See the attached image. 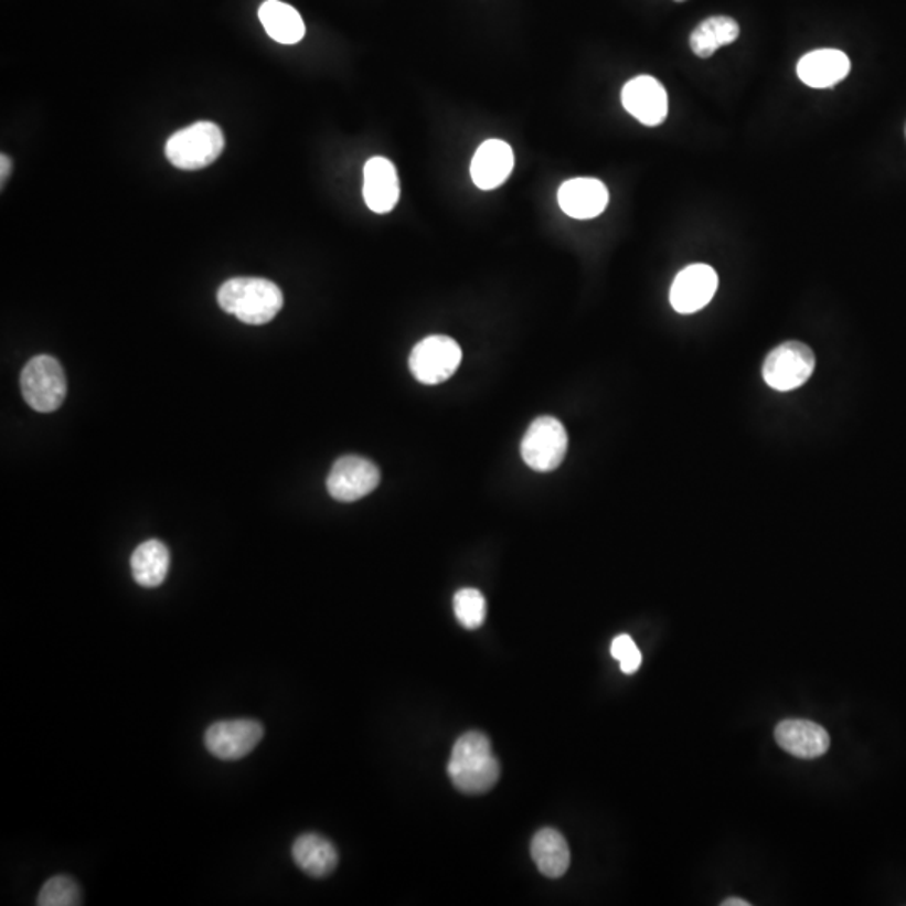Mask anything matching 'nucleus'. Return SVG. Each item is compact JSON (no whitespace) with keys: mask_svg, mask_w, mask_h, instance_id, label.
Returning a JSON list of instances; mask_svg holds the SVG:
<instances>
[{"mask_svg":"<svg viewBox=\"0 0 906 906\" xmlns=\"http://www.w3.org/2000/svg\"><path fill=\"white\" fill-rule=\"evenodd\" d=\"M448 776L466 795H483L498 785L501 766L493 757L489 738L480 732L463 734L451 749Z\"/></svg>","mask_w":906,"mask_h":906,"instance_id":"1","label":"nucleus"},{"mask_svg":"<svg viewBox=\"0 0 906 906\" xmlns=\"http://www.w3.org/2000/svg\"><path fill=\"white\" fill-rule=\"evenodd\" d=\"M218 306L245 324L260 326L273 321L284 305L279 286L260 277H235L222 284Z\"/></svg>","mask_w":906,"mask_h":906,"instance_id":"2","label":"nucleus"},{"mask_svg":"<svg viewBox=\"0 0 906 906\" xmlns=\"http://www.w3.org/2000/svg\"><path fill=\"white\" fill-rule=\"evenodd\" d=\"M225 148V137L221 128L211 121L193 122L177 131L164 145L167 160L180 170L207 169Z\"/></svg>","mask_w":906,"mask_h":906,"instance_id":"3","label":"nucleus"},{"mask_svg":"<svg viewBox=\"0 0 906 906\" xmlns=\"http://www.w3.org/2000/svg\"><path fill=\"white\" fill-rule=\"evenodd\" d=\"M21 390L28 405L39 414L56 412L67 393L66 375L60 361L46 354L32 358L22 370Z\"/></svg>","mask_w":906,"mask_h":906,"instance_id":"4","label":"nucleus"},{"mask_svg":"<svg viewBox=\"0 0 906 906\" xmlns=\"http://www.w3.org/2000/svg\"><path fill=\"white\" fill-rule=\"evenodd\" d=\"M816 358L808 344L788 341L767 354L763 376L770 388L791 392L804 385L814 373Z\"/></svg>","mask_w":906,"mask_h":906,"instance_id":"5","label":"nucleus"},{"mask_svg":"<svg viewBox=\"0 0 906 906\" xmlns=\"http://www.w3.org/2000/svg\"><path fill=\"white\" fill-rule=\"evenodd\" d=\"M566 451V428L554 417H541L532 422L522 438V459L535 472L556 470L563 463Z\"/></svg>","mask_w":906,"mask_h":906,"instance_id":"6","label":"nucleus"},{"mask_svg":"<svg viewBox=\"0 0 906 906\" xmlns=\"http://www.w3.org/2000/svg\"><path fill=\"white\" fill-rule=\"evenodd\" d=\"M462 363V350L448 337H428L409 354V370L424 385H440L454 376Z\"/></svg>","mask_w":906,"mask_h":906,"instance_id":"7","label":"nucleus"},{"mask_svg":"<svg viewBox=\"0 0 906 906\" xmlns=\"http://www.w3.org/2000/svg\"><path fill=\"white\" fill-rule=\"evenodd\" d=\"M264 737L260 722L251 718L221 721L205 731V747L221 760H238L249 756Z\"/></svg>","mask_w":906,"mask_h":906,"instance_id":"8","label":"nucleus"},{"mask_svg":"<svg viewBox=\"0 0 906 906\" xmlns=\"http://www.w3.org/2000/svg\"><path fill=\"white\" fill-rule=\"evenodd\" d=\"M379 467L363 457L347 456L337 460L329 472L326 486L331 498L340 502H356L366 498L380 486Z\"/></svg>","mask_w":906,"mask_h":906,"instance_id":"9","label":"nucleus"},{"mask_svg":"<svg viewBox=\"0 0 906 906\" xmlns=\"http://www.w3.org/2000/svg\"><path fill=\"white\" fill-rule=\"evenodd\" d=\"M718 276L707 264H692L680 270L670 289V302L680 315L704 309L717 292Z\"/></svg>","mask_w":906,"mask_h":906,"instance_id":"10","label":"nucleus"},{"mask_svg":"<svg viewBox=\"0 0 906 906\" xmlns=\"http://www.w3.org/2000/svg\"><path fill=\"white\" fill-rule=\"evenodd\" d=\"M625 109L644 127L662 125L669 115V96L660 81L651 76H637L628 81L621 92Z\"/></svg>","mask_w":906,"mask_h":906,"instance_id":"11","label":"nucleus"},{"mask_svg":"<svg viewBox=\"0 0 906 906\" xmlns=\"http://www.w3.org/2000/svg\"><path fill=\"white\" fill-rule=\"evenodd\" d=\"M363 196L375 214H390L399 200V180L395 164L385 157H373L364 164Z\"/></svg>","mask_w":906,"mask_h":906,"instance_id":"12","label":"nucleus"},{"mask_svg":"<svg viewBox=\"0 0 906 906\" xmlns=\"http://www.w3.org/2000/svg\"><path fill=\"white\" fill-rule=\"evenodd\" d=\"M608 200V189L596 179L567 180L557 192V202L564 214L578 221H588L601 215Z\"/></svg>","mask_w":906,"mask_h":906,"instance_id":"13","label":"nucleus"},{"mask_svg":"<svg viewBox=\"0 0 906 906\" xmlns=\"http://www.w3.org/2000/svg\"><path fill=\"white\" fill-rule=\"evenodd\" d=\"M776 743L799 759H818L830 749L831 738L821 725L792 718L777 725Z\"/></svg>","mask_w":906,"mask_h":906,"instance_id":"14","label":"nucleus"},{"mask_svg":"<svg viewBox=\"0 0 906 906\" xmlns=\"http://www.w3.org/2000/svg\"><path fill=\"white\" fill-rule=\"evenodd\" d=\"M514 169V151L502 140H487L477 148L470 164V175L480 190L501 186Z\"/></svg>","mask_w":906,"mask_h":906,"instance_id":"15","label":"nucleus"},{"mask_svg":"<svg viewBox=\"0 0 906 906\" xmlns=\"http://www.w3.org/2000/svg\"><path fill=\"white\" fill-rule=\"evenodd\" d=\"M850 57L838 50H818L806 54L798 63V76L811 88H833L850 74Z\"/></svg>","mask_w":906,"mask_h":906,"instance_id":"16","label":"nucleus"},{"mask_svg":"<svg viewBox=\"0 0 906 906\" xmlns=\"http://www.w3.org/2000/svg\"><path fill=\"white\" fill-rule=\"evenodd\" d=\"M292 860L298 868L312 878H324L337 870V848L321 834H301L292 844Z\"/></svg>","mask_w":906,"mask_h":906,"instance_id":"17","label":"nucleus"},{"mask_svg":"<svg viewBox=\"0 0 906 906\" xmlns=\"http://www.w3.org/2000/svg\"><path fill=\"white\" fill-rule=\"evenodd\" d=\"M259 19L270 39L276 43L298 44L306 35V24L301 14L292 6L280 0H266L259 9Z\"/></svg>","mask_w":906,"mask_h":906,"instance_id":"18","label":"nucleus"},{"mask_svg":"<svg viewBox=\"0 0 906 906\" xmlns=\"http://www.w3.org/2000/svg\"><path fill=\"white\" fill-rule=\"evenodd\" d=\"M531 854L537 868L547 878H561L571 864L569 846L559 831L544 828L531 841Z\"/></svg>","mask_w":906,"mask_h":906,"instance_id":"19","label":"nucleus"},{"mask_svg":"<svg viewBox=\"0 0 906 906\" xmlns=\"http://www.w3.org/2000/svg\"><path fill=\"white\" fill-rule=\"evenodd\" d=\"M169 571L170 551L161 541H145L131 554V573L141 588H158Z\"/></svg>","mask_w":906,"mask_h":906,"instance_id":"20","label":"nucleus"},{"mask_svg":"<svg viewBox=\"0 0 906 906\" xmlns=\"http://www.w3.org/2000/svg\"><path fill=\"white\" fill-rule=\"evenodd\" d=\"M740 28L732 18L715 15L705 19L690 35V47L702 60L711 57L718 47L728 46L737 41Z\"/></svg>","mask_w":906,"mask_h":906,"instance_id":"21","label":"nucleus"},{"mask_svg":"<svg viewBox=\"0 0 906 906\" xmlns=\"http://www.w3.org/2000/svg\"><path fill=\"white\" fill-rule=\"evenodd\" d=\"M457 620L467 630H477L486 621L487 603L479 589L463 588L454 598Z\"/></svg>","mask_w":906,"mask_h":906,"instance_id":"22","label":"nucleus"},{"mask_svg":"<svg viewBox=\"0 0 906 906\" xmlns=\"http://www.w3.org/2000/svg\"><path fill=\"white\" fill-rule=\"evenodd\" d=\"M83 903L79 886L71 876L57 875L47 880L39 892V906H77Z\"/></svg>","mask_w":906,"mask_h":906,"instance_id":"23","label":"nucleus"},{"mask_svg":"<svg viewBox=\"0 0 906 906\" xmlns=\"http://www.w3.org/2000/svg\"><path fill=\"white\" fill-rule=\"evenodd\" d=\"M611 654L620 662L621 672L633 675L641 667V651L635 644L630 635H620L611 643Z\"/></svg>","mask_w":906,"mask_h":906,"instance_id":"24","label":"nucleus"},{"mask_svg":"<svg viewBox=\"0 0 906 906\" xmlns=\"http://www.w3.org/2000/svg\"><path fill=\"white\" fill-rule=\"evenodd\" d=\"M11 173H12L11 157H8V154L2 153V157H0V182H2V186L6 185V182H8L9 177H11Z\"/></svg>","mask_w":906,"mask_h":906,"instance_id":"25","label":"nucleus"},{"mask_svg":"<svg viewBox=\"0 0 906 906\" xmlns=\"http://www.w3.org/2000/svg\"><path fill=\"white\" fill-rule=\"evenodd\" d=\"M722 906H750V903L743 898H728L722 902Z\"/></svg>","mask_w":906,"mask_h":906,"instance_id":"26","label":"nucleus"},{"mask_svg":"<svg viewBox=\"0 0 906 906\" xmlns=\"http://www.w3.org/2000/svg\"><path fill=\"white\" fill-rule=\"evenodd\" d=\"M675 2H683V0H675Z\"/></svg>","mask_w":906,"mask_h":906,"instance_id":"27","label":"nucleus"}]
</instances>
